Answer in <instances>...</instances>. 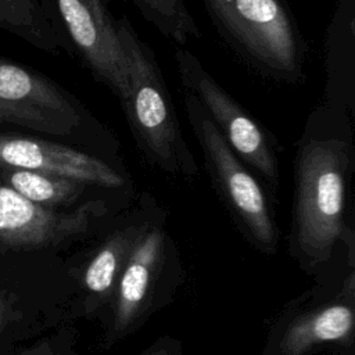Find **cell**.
I'll return each mask as SVG.
<instances>
[{"instance_id":"obj_1","label":"cell","mask_w":355,"mask_h":355,"mask_svg":"<svg viewBox=\"0 0 355 355\" xmlns=\"http://www.w3.org/2000/svg\"><path fill=\"white\" fill-rule=\"evenodd\" d=\"M354 118L319 104L294 155V230L300 251L326 261L347 230V189L354 168Z\"/></svg>"},{"instance_id":"obj_2","label":"cell","mask_w":355,"mask_h":355,"mask_svg":"<svg viewBox=\"0 0 355 355\" xmlns=\"http://www.w3.org/2000/svg\"><path fill=\"white\" fill-rule=\"evenodd\" d=\"M116 29L126 61L125 83L116 97L140 153L166 175L194 178L198 165L182 132L155 53L128 18L116 19Z\"/></svg>"},{"instance_id":"obj_3","label":"cell","mask_w":355,"mask_h":355,"mask_svg":"<svg viewBox=\"0 0 355 355\" xmlns=\"http://www.w3.org/2000/svg\"><path fill=\"white\" fill-rule=\"evenodd\" d=\"M15 126L119 162L118 141L73 94L18 62L0 57V126Z\"/></svg>"},{"instance_id":"obj_4","label":"cell","mask_w":355,"mask_h":355,"mask_svg":"<svg viewBox=\"0 0 355 355\" xmlns=\"http://www.w3.org/2000/svg\"><path fill=\"white\" fill-rule=\"evenodd\" d=\"M233 50L258 73L297 85L304 78L306 44L286 0H202Z\"/></svg>"},{"instance_id":"obj_5","label":"cell","mask_w":355,"mask_h":355,"mask_svg":"<svg viewBox=\"0 0 355 355\" xmlns=\"http://www.w3.org/2000/svg\"><path fill=\"white\" fill-rule=\"evenodd\" d=\"M175 62L184 92L204 108L233 153L276 193L280 182L279 146L275 136L262 126L209 73L202 62L184 46H176Z\"/></svg>"},{"instance_id":"obj_6","label":"cell","mask_w":355,"mask_h":355,"mask_svg":"<svg viewBox=\"0 0 355 355\" xmlns=\"http://www.w3.org/2000/svg\"><path fill=\"white\" fill-rule=\"evenodd\" d=\"M183 104L214 187L250 236L262 248L273 251L279 232L270 212L266 187L233 153L201 104L187 92Z\"/></svg>"},{"instance_id":"obj_7","label":"cell","mask_w":355,"mask_h":355,"mask_svg":"<svg viewBox=\"0 0 355 355\" xmlns=\"http://www.w3.org/2000/svg\"><path fill=\"white\" fill-rule=\"evenodd\" d=\"M0 164L72 179L111 193L132 189L121 162L53 139L0 133Z\"/></svg>"},{"instance_id":"obj_8","label":"cell","mask_w":355,"mask_h":355,"mask_svg":"<svg viewBox=\"0 0 355 355\" xmlns=\"http://www.w3.org/2000/svg\"><path fill=\"white\" fill-rule=\"evenodd\" d=\"M110 211L104 197L64 211L35 204L0 184V241L28 248L57 245L86 234Z\"/></svg>"},{"instance_id":"obj_9","label":"cell","mask_w":355,"mask_h":355,"mask_svg":"<svg viewBox=\"0 0 355 355\" xmlns=\"http://www.w3.org/2000/svg\"><path fill=\"white\" fill-rule=\"evenodd\" d=\"M51 1L71 47L96 80L118 96L126 78V61L107 0Z\"/></svg>"},{"instance_id":"obj_10","label":"cell","mask_w":355,"mask_h":355,"mask_svg":"<svg viewBox=\"0 0 355 355\" xmlns=\"http://www.w3.org/2000/svg\"><path fill=\"white\" fill-rule=\"evenodd\" d=\"M157 216L158 214L135 241L112 295V333L118 337L130 330L144 313L159 272L166 234L162 219Z\"/></svg>"},{"instance_id":"obj_11","label":"cell","mask_w":355,"mask_h":355,"mask_svg":"<svg viewBox=\"0 0 355 355\" xmlns=\"http://www.w3.org/2000/svg\"><path fill=\"white\" fill-rule=\"evenodd\" d=\"M326 83L322 104L355 114V0H338L324 39Z\"/></svg>"},{"instance_id":"obj_12","label":"cell","mask_w":355,"mask_h":355,"mask_svg":"<svg viewBox=\"0 0 355 355\" xmlns=\"http://www.w3.org/2000/svg\"><path fill=\"white\" fill-rule=\"evenodd\" d=\"M157 211L154 200L147 196L143 215H135L128 223L110 233L96 251L83 273L85 290L89 294L87 300L93 301L90 309H96L114 295L119 275L135 241Z\"/></svg>"},{"instance_id":"obj_13","label":"cell","mask_w":355,"mask_h":355,"mask_svg":"<svg viewBox=\"0 0 355 355\" xmlns=\"http://www.w3.org/2000/svg\"><path fill=\"white\" fill-rule=\"evenodd\" d=\"M0 31L46 53L72 49L51 0H0Z\"/></svg>"},{"instance_id":"obj_14","label":"cell","mask_w":355,"mask_h":355,"mask_svg":"<svg viewBox=\"0 0 355 355\" xmlns=\"http://www.w3.org/2000/svg\"><path fill=\"white\" fill-rule=\"evenodd\" d=\"M0 184L35 204L53 209L79 207L83 202L100 198V194L111 193L72 179L3 164H0Z\"/></svg>"},{"instance_id":"obj_15","label":"cell","mask_w":355,"mask_h":355,"mask_svg":"<svg viewBox=\"0 0 355 355\" xmlns=\"http://www.w3.org/2000/svg\"><path fill=\"white\" fill-rule=\"evenodd\" d=\"M354 311L349 304H330L295 319L282 338L286 355H304L323 343H351Z\"/></svg>"},{"instance_id":"obj_16","label":"cell","mask_w":355,"mask_h":355,"mask_svg":"<svg viewBox=\"0 0 355 355\" xmlns=\"http://www.w3.org/2000/svg\"><path fill=\"white\" fill-rule=\"evenodd\" d=\"M140 14L178 46L200 37V29L184 0H129Z\"/></svg>"},{"instance_id":"obj_17","label":"cell","mask_w":355,"mask_h":355,"mask_svg":"<svg viewBox=\"0 0 355 355\" xmlns=\"http://www.w3.org/2000/svg\"><path fill=\"white\" fill-rule=\"evenodd\" d=\"M173 347L169 344V340L162 338L158 343H155L153 347L146 349L141 355H175Z\"/></svg>"}]
</instances>
